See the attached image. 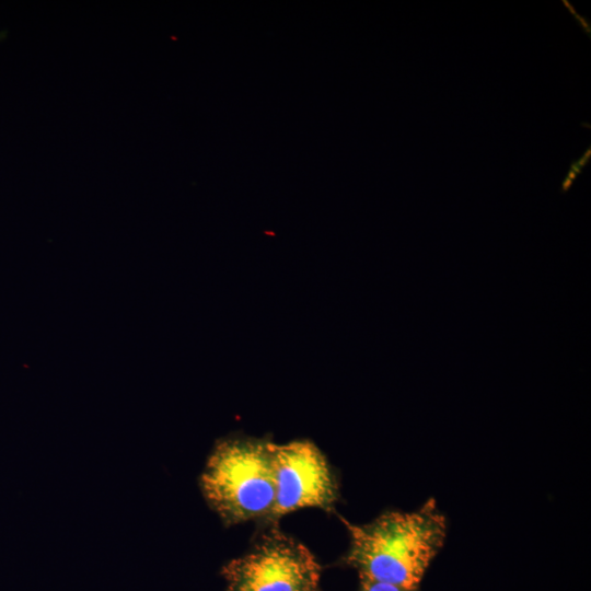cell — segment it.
Here are the masks:
<instances>
[{
    "mask_svg": "<svg viewBox=\"0 0 591 591\" xmlns=\"http://www.w3.org/2000/svg\"><path fill=\"white\" fill-rule=\"evenodd\" d=\"M575 15H576V19L580 21V23L583 26L584 31L588 32V34H590V24H588L587 21L583 18H581L580 15H577V13Z\"/></svg>",
    "mask_w": 591,
    "mask_h": 591,
    "instance_id": "obj_6",
    "label": "cell"
},
{
    "mask_svg": "<svg viewBox=\"0 0 591 591\" xmlns=\"http://www.w3.org/2000/svg\"><path fill=\"white\" fill-rule=\"evenodd\" d=\"M269 448L275 480L270 515L277 518L301 508L329 509L333 506L336 482L315 444L300 440L286 444L269 443Z\"/></svg>",
    "mask_w": 591,
    "mask_h": 591,
    "instance_id": "obj_4",
    "label": "cell"
},
{
    "mask_svg": "<svg viewBox=\"0 0 591 591\" xmlns=\"http://www.w3.org/2000/svg\"><path fill=\"white\" fill-rule=\"evenodd\" d=\"M571 183H572V181L566 178L564 184H563V190L564 192L567 190L570 187Z\"/></svg>",
    "mask_w": 591,
    "mask_h": 591,
    "instance_id": "obj_7",
    "label": "cell"
},
{
    "mask_svg": "<svg viewBox=\"0 0 591 591\" xmlns=\"http://www.w3.org/2000/svg\"><path fill=\"white\" fill-rule=\"evenodd\" d=\"M360 591H416V590H410V589H406L403 587H398V586L385 583V582L361 580Z\"/></svg>",
    "mask_w": 591,
    "mask_h": 591,
    "instance_id": "obj_5",
    "label": "cell"
},
{
    "mask_svg": "<svg viewBox=\"0 0 591 591\" xmlns=\"http://www.w3.org/2000/svg\"><path fill=\"white\" fill-rule=\"evenodd\" d=\"M348 530L346 559L361 580L416 590L444 543L447 521L430 499L417 510L386 512Z\"/></svg>",
    "mask_w": 591,
    "mask_h": 591,
    "instance_id": "obj_1",
    "label": "cell"
},
{
    "mask_svg": "<svg viewBox=\"0 0 591 591\" xmlns=\"http://www.w3.org/2000/svg\"><path fill=\"white\" fill-rule=\"evenodd\" d=\"M223 575L227 591H317L321 567L304 545L273 532Z\"/></svg>",
    "mask_w": 591,
    "mask_h": 591,
    "instance_id": "obj_3",
    "label": "cell"
},
{
    "mask_svg": "<svg viewBox=\"0 0 591 591\" xmlns=\"http://www.w3.org/2000/svg\"><path fill=\"white\" fill-rule=\"evenodd\" d=\"M270 442L230 439L219 443L201 475L210 506L227 523L270 515L275 480Z\"/></svg>",
    "mask_w": 591,
    "mask_h": 591,
    "instance_id": "obj_2",
    "label": "cell"
}]
</instances>
